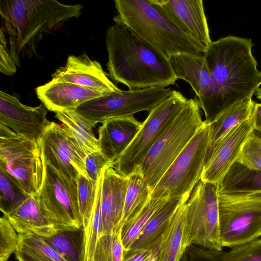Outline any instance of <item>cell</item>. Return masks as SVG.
<instances>
[{"mask_svg":"<svg viewBox=\"0 0 261 261\" xmlns=\"http://www.w3.org/2000/svg\"><path fill=\"white\" fill-rule=\"evenodd\" d=\"M106 32L108 76L129 90L174 85L169 59L127 27L117 15Z\"/></svg>","mask_w":261,"mask_h":261,"instance_id":"6da1fadb","label":"cell"},{"mask_svg":"<svg viewBox=\"0 0 261 261\" xmlns=\"http://www.w3.org/2000/svg\"><path fill=\"white\" fill-rule=\"evenodd\" d=\"M253 45L250 39L229 35L212 41L203 54L215 88L210 122L234 103L252 98L259 88L261 72Z\"/></svg>","mask_w":261,"mask_h":261,"instance_id":"7a4b0ae2","label":"cell"},{"mask_svg":"<svg viewBox=\"0 0 261 261\" xmlns=\"http://www.w3.org/2000/svg\"><path fill=\"white\" fill-rule=\"evenodd\" d=\"M82 8L80 4L65 5L54 0H1V16L10 36L9 50L16 66H20L23 48L63 22L79 17Z\"/></svg>","mask_w":261,"mask_h":261,"instance_id":"3957f363","label":"cell"},{"mask_svg":"<svg viewBox=\"0 0 261 261\" xmlns=\"http://www.w3.org/2000/svg\"><path fill=\"white\" fill-rule=\"evenodd\" d=\"M114 3L122 22L167 58L177 54L200 56L206 51L150 0H115Z\"/></svg>","mask_w":261,"mask_h":261,"instance_id":"277c9868","label":"cell"},{"mask_svg":"<svg viewBox=\"0 0 261 261\" xmlns=\"http://www.w3.org/2000/svg\"><path fill=\"white\" fill-rule=\"evenodd\" d=\"M196 97L191 98L148 152L139 169L152 191L203 124Z\"/></svg>","mask_w":261,"mask_h":261,"instance_id":"5b68a950","label":"cell"},{"mask_svg":"<svg viewBox=\"0 0 261 261\" xmlns=\"http://www.w3.org/2000/svg\"><path fill=\"white\" fill-rule=\"evenodd\" d=\"M220 242L232 248L261 237V191L219 193Z\"/></svg>","mask_w":261,"mask_h":261,"instance_id":"8992f818","label":"cell"},{"mask_svg":"<svg viewBox=\"0 0 261 261\" xmlns=\"http://www.w3.org/2000/svg\"><path fill=\"white\" fill-rule=\"evenodd\" d=\"M209 123L204 120L196 134L151 192V198L188 201L201 179L209 144Z\"/></svg>","mask_w":261,"mask_h":261,"instance_id":"52a82bcc","label":"cell"},{"mask_svg":"<svg viewBox=\"0 0 261 261\" xmlns=\"http://www.w3.org/2000/svg\"><path fill=\"white\" fill-rule=\"evenodd\" d=\"M188 101L181 92L173 90L167 98L149 112L140 130L113 168L126 177L138 170L151 147Z\"/></svg>","mask_w":261,"mask_h":261,"instance_id":"ba28073f","label":"cell"},{"mask_svg":"<svg viewBox=\"0 0 261 261\" xmlns=\"http://www.w3.org/2000/svg\"><path fill=\"white\" fill-rule=\"evenodd\" d=\"M0 168L29 195L42 185L44 165L38 140L19 135L0 123Z\"/></svg>","mask_w":261,"mask_h":261,"instance_id":"9c48e42d","label":"cell"},{"mask_svg":"<svg viewBox=\"0 0 261 261\" xmlns=\"http://www.w3.org/2000/svg\"><path fill=\"white\" fill-rule=\"evenodd\" d=\"M218 185L200 180L185 203V232L188 245L221 252Z\"/></svg>","mask_w":261,"mask_h":261,"instance_id":"30bf717a","label":"cell"},{"mask_svg":"<svg viewBox=\"0 0 261 261\" xmlns=\"http://www.w3.org/2000/svg\"><path fill=\"white\" fill-rule=\"evenodd\" d=\"M172 90L165 86L122 90L88 100L75 110L96 125L109 119L134 116L144 111L149 112L167 98Z\"/></svg>","mask_w":261,"mask_h":261,"instance_id":"8fae6325","label":"cell"},{"mask_svg":"<svg viewBox=\"0 0 261 261\" xmlns=\"http://www.w3.org/2000/svg\"><path fill=\"white\" fill-rule=\"evenodd\" d=\"M44 161L77 189L79 174L89 178L86 155L61 124L51 121L39 139Z\"/></svg>","mask_w":261,"mask_h":261,"instance_id":"7c38bea8","label":"cell"},{"mask_svg":"<svg viewBox=\"0 0 261 261\" xmlns=\"http://www.w3.org/2000/svg\"><path fill=\"white\" fill-rule=\"evenodd\" d=\"M44 165L42 183L38 192L57 230L82 227L77 190L44 161Z\"/></svg>","mask_w":261,"mask_h":261,"instance_id":"4fadbf2b","label":"cell"},{"mask_svg":"<svg viewBox=\"0 0 261 261\" xmlns=\"http://www.w3.org/2000/svg\"><path fill=\"white\" fill-rule=\"evenodd\" d=\"M47 112L42 102L37 107L28 106L15 96L0 91V123L19 135L39 140L50 123Z\"/></svg>","mask_w":261,"mask_h":261,"instance_id":"5bb4252c","label":"cell"},{"mask_svg":"<svg viewBox=\"0 0 261 261\" xmlns=\"http://www.w3.org/2000/svg\"><path fill=\"white\" fill-rule=\"evenodd\" d=\"M169 61L177 80L188 83L195 92L200 108L209 123L213 106L215 88L211 72L203 55L177 54L170 57Z\"/></svg>","mask_w":261,"mask_h":261,"instance_id":"9a60e30c","label":"cell"},{"mask_svg":"<svg viewBox=\"0 0 261 261\" xmlns=\"http://www.w3.org/2000/svg\"><path fill=\"white\" fill-rule=\"evenodd\" d=\"M254 127L253 110L250 118L237 125L223 139L204 165L200 180L219 185L230 167L236 162Z\"/></svg>","mask_w":261,"mask_h":261,"instance_id":"2e32d148","label":"cell"},{"mask_svg":"<svg viewBox=\"0 0 261 261\" xmlns=\"http://www.w3.org/2000/svg\"><path fill=\"white\" fill-rule=\"evenodd\" d=\"M180 29L206 49L211 40L202 0H150Z\"/></svg>","mask_w":261,"mask_h":261,"instance_id":"e0dca14e","label":"cell"},{"mask_svg":"<svg viewBox=\"0 0 261 261\" xmlns=\"http://www.w3.org/2000/svg\"><path fill=\"white\" fill-rule=\"evenodd\" d=\"M51 77V80L91 88L106 95L122 91L109 79L100 64L86 54L69 56L65 65L57 69Z\"/></svg>","mask_w":261,"mask_h":261,"instance_id":"ac0fdd59","label":"cell"},{"mask_svg":"<svg viewBox=\"0 0 261 261\" xmlns=\"http://www.w3.org/2000/svg\"><path fill=\"white\" fill-rule=\"evenodd\" d=\"M127 177L119 174L112 166L103 171L101 196L102 234H114L120 229Z\"/></svg>","mask_w":261,"mask_h":261,"instance_id":"d6986e66","label":"cell"},{"mask_svg":"<svg viewBox=\"0 0 261 261\" xmlns=\"http://www.w3.org/2000/svg\"><path fill=\"white\" fill-rule=\"evenodd\" d=\"M142 122L134 116L109 119L98 128L99 150L112 164L130 144Z\"/></svg>","mask_w":261,"mask_h":261,"instance_id":"ffe728a7","label":"cell"},{"mask_svg":"<svg viewBox=\"0 0 261 261\" xmlns=\"http://www.w3.org/2000/svg\"><path fill=\"white\" fill-rule=\"evenodd\" d=\"M6 216L18 233H32L44 237L51 236L58 230L38 191L29 195L14 211Z\"/></svg>","mask_w":261,"mask_h":261,"instance_id":"44dd1931","label":"cell"},{"mask_svg":"<svg viewBox=\"0 0 261 261\" xmlns=\"http://www.w3.org/2000/svg\"><path fill=\"white\" fill-rule=\"evenodd\" d=\"M35 90L38 98L46 109L55 113L76 110L88 100L106 95L94 89L53 80L38 87Z\"/></svg>","mask_w":261,"mask_h":261,"instance_id":"7402d4cb","label":"cell"},{"mask_svg":"<svg viewBox=\"0 0 261 261\" xmlns=\"http://www.w3.org/2000/svg\"><path fill=\"white\" fill-rule=\"evenodd\" d=\"M255 102L252 98L239 101L222 111L208 123L209 144L204 165L225 136L237 125L251 117Z\"/></svg>","mask_w":261,"mask_h":261,"instance_id":"603a6c76","label":"cell"},{"mask_svg":"<svg viewBox=\"0 0 261 261\" xmlns=\"http://www.w3.org/2000/svg\"><path fill=\"white\" fill-rule=\"evenodd\" d=\"M187 201L170 198L153 215L138 238L125 253L151 249L169 227L179 206Z\"/></svg>","mask_w":261,"mask_h":261,"instance_id":"cb8c5ba5","label":"cell"},{"mask_svg":"<svg viewBox=\"0 0 261 261\" xmlns=\"http://www.w3.org/2000/svg\"><path fill=\"white\" fill-rule=\"evenodd\" d=\"M55 117L77 144L86 156L99 150L98 139L95 137V125L75 110H67L55 112Z\"/></svg>","mask_w":261,"mask_h":261,"instance_id":"d4e9b609","label":"cell"},{"mask_svg":"<svg viewBox=\"0 0 261 261\" xmlns=\"http://www.w3.org/2000/svg\"><path fill=\"white\" fill-rule=\"evenodd\" d=\"M185 203L178 208L163 235L159 261H180L189 246L185 232Z\"/></svg>","mask_w":261,"mask_h":261,"instance_id":"484cf974","label":"cell"},{"mask_svg":"<svg viewBox=\"0 0 261 261\" xmlns=\"http://www.w3.org/2000/svg\"><path fill=\"white\" fill-rule=\"evenodd\" d=\"M127 177V189L120 229L130 224L151 199V191L139 171Z\"/></svg>","mask_w":261,"mask_h":261,"instance_id":"4316f807","label":"cell"},{"mask_svg":"<svg viewBox=\"0 0 261 261\" xmlns=\"http://www.w3.org/2000/svg\"><path fill=\"white\" fill-rule=\"evenodd\" d=\"M261 191V171L236 162L218 185L219 193Z\"/></svg>","mask_w":261,"mask_h":261,"instance_id":"83f0119b","label":"cell"},{"mask_svg":"<svg viewBox=\"0 0 261 261\" xmlns=\"http://www.w3.org/2000/svg\"><path fill=\"white\" fill-rule=\"evenodd\" d=\"M42 237L67 261H84L83 226L58 229L51 236Z\"/></svg>","mask_w":261,"mask_h":261,"instance_id":"f1b7e54d","label":"cell"},{"mask_svg":"<svg viewBox=\"0 0 261 261\" xmlns=\"http://www.w3.org/2000/svg\"><path fill=\"white\" fill-rule=\"evenodd\" d=\"M18 251L34 261H67L42 237L32 233H18Z\"/></svg>","mask_w":261,"mask_h":261,"instance_id":"f546056e","label":"cell"},{"mask_svg":"<svg viewBox=\"0 0 261 261\" xmlns=\"http://www.w3.org/2000/svg\"><path fill=\"white\" fill-rule=\"evenodd\" d=\"M169 199L168 198H151L136 218L127 226L121 229L124 253L137 240L155 213Z\"/></svg>","mask_w":261,"mask_h":261,"instance_id":"4dcf8cb0","label":"cell"},{"mask_svg":"<svg viewBox=\"0 0 261 261\" xmlns=\"http://www.w3.org/2000/svg\"><path fill=\"white\" fill-rule=\"evenodd\" d=\"M29 196L16 180L0 168V210L9 216Z\"/></svg>","mask_w":261,"mask_h":261,"instance_id":"1f68e13d","label":"cell"},{"mask_svg":"<svg viewBox=\"0 0 261 261\" xmlns=\"http://www.w3.org/2000/svg\"><path fill=\"white\" fill-rule=\"evenodd\" d=\"M104 169L97 180L96 201L92 217L87 227L84 229V261H92L97 242L102 233L101 196Z\"/></svg>","mask_w":261,"mask_h":261,"instance_id":"d6a6232c","label":"cell"},{"mask_svg":"<svg viewBox=\"0 0 261 261\" xmlns=\"http://www.w3.org/2000/svg\"><path fill=\"white\" fill-rule=\"evenodd\" d=\"M97 182L82 174L77 176V202L84 229L86 228L92 217L94 208Z\"/></svg>","mask_w":261,"mask_h":261,"instance_id":"836d02e7","label":"cell"},{"mask_svg":"<svg viewBox=\"0 0 261 261\" xmlns=\"http://www.w3.org/2000/svg\"><path fill=\"white\" fill-rule=\"evenodd\" d=\"M251 169L261 171V132L253 130L236 161Z\"/></svg>","mask_w":261,"mask_h":261,"instance_id":"e575fe53","label":"cell"},{"mask_svg":"<svg viewBox=\"0 0 261 261\" xmlns=\"http://www.w3.org/2000/svg\"><path fill=\"white\" fill-rule=\"evenodd\" d=\"M219 261H261V237L221 252Z\"/></svg>","mask_w":261,"mask_h":261,"instance_id":"d590c367","label":"cell"},{"mask_svg":"<svg viewBox=\"0 0 261 261\" xmlns=\"http://www.w3.org/2000/svg\"><path fill=\"white\" fill-rule=\"evenodd\" d=\"M18 245V234L7 217L0 219V261H7L15 253Z\"/></svg>","mask_w":261,"mask_h":261,"instance_id":"8d00e7d4","label":"cell"},{"mask_svg":"<svg viewBox=\"0 0 261 261\" xmlns=\"http://www.w3.org/2000/svg\"><path fill=\"white\" fill-rule=\"evenodd\" d=\"M85 164L88 177L95 182L97 181L105 168L112 166V164L105 158L99 150L87 154Z\"/></svg>","mask_w":261,"mask_h":261,"instance_id":"74e56055","label":"cell"},{"mask_svg":"<svg viewBox=\"0 0 261 261\" xmlns=\"http://www.w3.org/2000/svg\"><path fill=\"white\" fill-rule=\"evenodd\" d=\"M221 252L190 245L187 247L180 261H219Z\"/></svg>","mask_w":261,"mask_h":261,"instance_id":"f35d334b","label":"cell"},{"mask_svg":"<svg viewBox=\"0 0 261 261\" xmlns=\"http://www.w3.org/2000/svg\"><path fill=\"white\" fill-rule=\"evenodd\" d=\"M16 70L17 66L8 48L4 30L1 28L0 31V71L7 75H12L16 72Z\"/></svg>","mask_w":261,"mask_h":261,"instance_id":"ab89813d","label":"cell"},{"mask_svg":"<svg viewBox=\"0 0 261 261\" xmlns=\"http://www.w3.org/2000/svg\"><path fill=\"white\" fill-rule=\"evenodd\" d=\"M113 234H102L98 238L92 261H112Z\"/></svg>","mask_w":261,"mask_h":261,"instance_id":"60d3db41","label":"cell"},{"mask_svg":"<svg viewBox=\"0 0 261 261\" xmlns=\"http://www.w3.org/2000/svg\"><path fill=\"white\" fill-rule=\"evenodd\" d=\"M124 248L122 241L121 230L113 234L112 245V261H122Z\"/></svg>","mask_w":261,"mask_h":261,"instance_id":"b9f144b4","label":"cell"},{"mask_svg":"<svg viewBox=\"0 0 261 261\" xmlns=\"http://www.w3.org/2000/svg\"><path fill=\"white\" fill-rule=\"evenodd\" d=\"M152 248L125 253L122 261H147L151 254Z\"/></svg>","mask_w":261,"mask_h":261,"instance_id":"7bdbcfd3","label":"cell"},{"mask_svg":"<svg viewBox=\"0 0 261 261\" xmlns=\"http://www.w3.org/2000/svg\"><path fill=\"white\" fill-rule=\"evenodd\" d=\"M255 130L261 132V102H255L254 107Z\"/></svg>","mask_w":261,"mask_h":261,"instance_id":"ee69618b","label":"cell"},{"mask_svg":"<svg viewBox=\"0 0 261 261\" xmlns=\"http://www.w3.org/2000/svg\"><path fill=\"white\" fill-rule=\"evenodd\" d=\"M163 235L153 246L151 254L147 261H159V253Z\"/></svg>","mask_w":261,"mask_h":261,"instance_id":"f6af8a7d","label":"cell"},{"mask_svg":"<svg viewBox=\"0 0 261 261\" xmlns=\"http://www.w3.org/2000/svg\"><path fill=\"white\" fill-rule=\"evenodd\" d=\"M15 254L16 258L18 261H34L29 257L18 251H16Z\"/></svg>","mask_w":261,"mask_h":261,"instance_id":"bcb514c9","label":"cell"},{"mask_svg":"<svg viewBox=\"0 0 261 261\" xmlns=\"http://www.w3.org/2000/svg\"><path fill=\"white\" fill-rule=\"evenodd\" d=\"M255 94H261V87H259L256 91Z\"/></svg>","mask_w":261,"mask_h":261,"instance_id":"7dc6e473","label":"cell"},{"mask_svg":"<svg viewBox=\"0 0 261 261\" xmlns=\"http://www.w3.org/2000/svg\"><path fill=\"white\" fill-rule=\"evenodd\" d=\"M256 97L261 101V94H256Z\"/></svg>","mask_w":261,"mask_h":261,"instance_id":"c3c4849f","label":"cell"}]
</instances>
